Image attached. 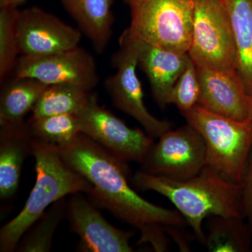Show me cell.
<instances>
[{"mask_svg": "<svg viewBox=\"0 0 252 252\" xmlns=\"http://www.w3.org/2000/svg\"><path fill=\"white\" fill-rule=\"evenodd\" d=\"M141 170L175 180H187L207 165L206 147L201 135L187 124L159 137L140 164Z\"/></svg>", "mask_w": 252, "mask_h": 252, "instance_id": "7", "label": "cell"}, {"mask_svg": "<svg viewBox=\"0 0 252 252\" xmlns=\"http://www.w3.org/2000/svg\"><path fill=\"white\" fill-rule=\"evenodd\" d=\"M67 218L71 230L79 236L77 250L82 252H131V238L136 230L116 228L102 216L97 205L81 195L67 200Z\"/></svg>", "mask_w": 252, "mask_h": 252, "instance_id": "11", "label": "cell"}, {"mask_svg": "<svg viewBox=\"0 0 252 252\" xmlns=\"http://www.w3.org/2000/svg\"><path fill=\"white\" fill-rule=\"evenodd\" d=\"M240 205L242 215L247 220L252 235V149L242 180Z\"/></svg>", "mask_w": 252, "mask_h": 252, "instance_id": "25", "label": "cell"}, {"mask_svg": "<svg viewBox=\"0 0 252 252\" xmlns=\"http://www.w3.org/2000/svg\"><path fill=\"white\" fill-rule=\"evenodd\" d=\"M47 86L28 77H14L5 84L0 94V126L25 122Z\"/></svg>", "mask_w": 252, "mask_h": 252, "instance_id": "17", "label": "cell"}, {"mask_svg": "<svg viewBox=\"0 0 252 252\" xmlns=\"http://www.w3.org/2000/svg\"><path fill=\"white\" fill-rule=\"evenodd\" d=\"M14 77L35 79L46 85L70 84L92 91L99 78L94 58L83 48L39 56H21Z\"/></svg>", "mask_w": 252, "mask_h": 252, "instance_id": "9", "label": "cell"}, {"mask_svg": "<svg viewBox=\"0 0 252 252\" xmlns=\"http://www.w3.org/2000/svg\"><path fill=\"white\" fill-rule=\"evenodd\" d=\"M20 54L45 56L79 46L82 32L36 6L21 10L17 18Z\"/></svg>", "mask_w": 252, "mask_h": 252, "instance_id": "12", "label": "cell"}, {"mask_svg": "<svg viewBox=\"0 0 252 252\" xmlns=\"http://www.w3.org/2000/svg\"><path fill=\"white\" fill-rule=\"evenodd\" d=\"M119 42L130 46L137 56V64L148 78L154 98L160 108L169 104L174 85L185 70L190 57L154 44L126 29Z\"/></svg>", "mask_w": 252, "mask_h": 252, "instance_id": "13", "label": "cell"}, {"mask_svg": "<svg viewBox=\"0 0 252 252\" xmlns=\"http://www.w3.org/2000/svg\"><path fill=\"white\" fill-rule=\"evenodd\" d=\"M120 49L113 56L117 72L107 78L105 88L114 107L135 119L152 138H159L172 127L171 122L160 120L149 112L136 69L138 67L133 49L119 42Z\"/></svg>", "mask_w": 252, "mask_h": 252, "instance_id": "10", "label": "cell"}, {"mask_svg": "<svg viewBox=\"0 0 252 252\" xmlns=\"http://www.w3.org/2000/svg\"><path fill=\"white\" fill-rule=\"evenodd\" d=\"M131 180L136 188L153 190L168 199L185 217L201 245L205 242V219L213 215L243 217L241 186L225 180L207 165L187 180H171L142 170L136 172Z\"/></svg>", "mask_w": 252, "mask_h": 252, "instance_id": "2", "label": "cell"}, {"mask_svg": "<svg viewBox=\"0 0 252 252\" xmlns=\"http://www.w3.org/2000/svg\"><path fill=\"white\" fill-rule=\"evenodd\" d=\"M188 54L197 67L220 71L237 69L234 36L223 0H193Z\"/></svg>", "mask_w": 252, "mask_h": 252, "instance_id": "6", "label": "cell"}, {"mask_svg": "<svg viewBox=\"0 0 252 252\" xmlns=\"http://www.w3.org/2000/svg\"><path fill=\"white\" fill-rule=\"evenodd\" d=\"M197 72L200 84L198 105L240 122L252 119V97L237 69L197 67Z\"/></svg>", "mask_w": 252, "mask_h": 252, "instance_id": "14", "label": "cell"}, {"mask_svg": "<svg viewBox=\"0 0 252 252\" xmlns=\"http://www.w3.org/2000/svg\"><path fill=\"white\" fill-rule=\"evenodd\" d=\"M200 84L197 67L191 59L176 81L169 97V104H175L182 114L190 111L198 104Z\"/></svg>", "mask_w": 252, "mask_h": 252, "instance_id": "24", "label": "cell"}, {"mask_svg": "<svg viewBox=\"0 0 252 252\" xmlns=\"http://www.w3.org/2000/svg\"><path fill=\"white\" fill-rule=\"evenodd\" d=\"M130 11L128 29L170 51L188 54L192 37L193 0H124Z\"/></svg>", "mask_w": 252, "mask_h": 252, "instance_id": "5", "label": "cell"}, {"mask_svg": "<svg viewBox=\"0 0 252 252\" xmlns=\"http://www.w3.org/2000/svg\"><path fill=\"white\" fill-rule=\"evenodd\" d=\"M19 10L15 6H1L0 10V81L4 82L14 70L20 54L17 34Z\"/></svg>", "mask_w": 252, "mask_h": 252, "instance_id": "23", "label": "cell"}, {"mask_svg": "<svg viewBox=\"0 0 252 252\" xmlns=\"http://www.w3.org/2000/svg\"><path fill=\"white\" fill-rule=\"evenodd\" d=\"M81 133L122 161L140 164L154 145L153 138L140 128H131L111 111L99 105L91 94L77 114Z\"/></svg>", "mask_w": 252, "mask_h": 252, "instance_id": "8", "label": "cell"}, {"mask_svg": "<svg viewBox=\"0 0 252 252\" xmlns=\"http://www.w3.org/2000/svg\"><path fill=\"white\" fill-rule=\"evenodd\" d=\"M57 149L65 163L90 184L87 194L91 201L140 231L138 245L149 244L154 251L167 252L170 237L181 252L190 251L195 238L187 231L185 217L177 209L158 206L141 197L129 183L127 162L83 133Z\"/></svg>", "mask_w": 252, "mask_h": 252, "instance_id": "1", "label": "cell"}, {"mask_svg": "<svg viewBox=\"0 0 252 252\" xmlns=\"http://www.w3.org/2000/svg\"><path fill=\"white\" fill-rule=\"evenodd\" d=\"M36 182L19 214L1 227L0 252H14L18 243L33 223L60 199L73 193H88L89 182L67 165L57 147L33 139Z\"/></svg>", "mask_w": 252, "mask_h": 252, "instance_id": "3", "label": "cell"}, {"mask_svg": "<svg viewBox=\"0 0 252 252\" xmlns=\"http://www.w3.org/2000/svg\"><path fill=\"white\" fill-rule=\"evenodd\" d=\"M67 218V200L53 203L21 237L15 249L18 252H49L54 235L61 222Z\"/></svg>", "mask_w": 252, "mask_h": 252, "instance_id": "21", "label": "cell"}, {"mask_svg": "<svg viewBox=\"0 0 252 252\" xmlns=\"http://www.w3.org/2000/svg\"><path fill=\"white\" fill-rule=\"evenodd\" d=\"M91 94L90 91L70 84L48 86L32 111V117L77 115L85 107Z\"/></svg>", "mask_w": 252, "mask_h": 252, "instance_id": "20", "label": "cell"}, {"mask_svg": "<svg viewBox=\"0 0 252 252\" xmlns=\"http://www.w3.org/2000/svg\"><path fill=\"white\" fill-rule=\"evenodd\" d=\"M204 245L210 252L251 251L252 235L243 217L213 215L207 219Z\"/></svg>", "mask_w": 252, "mask_h": 252, "instance_id": "19", "label": "cell"}, {"mask_svg": "<svg viewBox=\"0 0 252 252\" xmlns=\"http://www.w3.org/2000/svg\"><path fill=\"white\" fill-rule=\"evenodd\" d=\"M27 0H0V6H15L18 7V5L23 4Z\"/></svg>", "mask_w": 252, "mask_h": 252, "instance_id": "26", "label": "cell"}, {"mask_svg": "<svg viewBox=\"0 0 252 252\" xmlns=\"http://www.w3.org/2000/svg\"><path fill=\"white\" fill-rule=\"evenodd\" d=\"M229 14L237 53V70L252 97V0H223Z\"/></svg>", "mask_w": 252, "mask_h": 252, "instance_id": "18", "label": "cell"}, {"mask_svg": "<svg viewBox=\"0 0 252 252\" xmlns=\"http://www.w3.org/2000/svg\"><path fill=\"white\" fill-rule=\"evenodd\" d=\"M26 122L33 139L57 148L72 143L81 133L79 119L74 114L32 117Z\"/></svg>", "mask_w": 252, "mask_h": 252, "instance_id": "22", "label": "cell"}, {"mask_svg": "<svg viewBox=\"0 0 252 252\" xmlns=\"http://www.w3.org/2000/svg\"><path fill=\"white\" fill-rule=\"evenodd\" d=\"M182 114L205 141L207 165L225 180L240 185L252 149V119L240 122L198 104Z\"/></svg>", "mask_w": 252, "mask_h": 252, "instance_id": "4", "label": "cell"}, {"mask_svg": "<svg viewBox=\"0 0 252 252\" xmlns=\"http://www.w3.org/2000/svg\"><path fill=\"white\" fill-rule=\"evenodd\" d=\"M33 138L27 122L0 126V198L9 200L19 186L25 160L32 156Z\"/></svg>", "mask_w": 252, "mask_h": 252, "instance_id": "15", "label": "cell"}, {"mask_svg": "<svg viewBox=\"0 0 252 252\" xmlns=\"http://www.w3.org/2000/svg\"><path fill=\"white\" fill-rule=\"evenodd\" d=\"M61 1L97 53H104L112 36L114 17L112 6L114 0Z\"/></svg>", "mask_w": 252, "mask_h": 252, "instance_id": "16", "label": "cell"}]
</instances>
